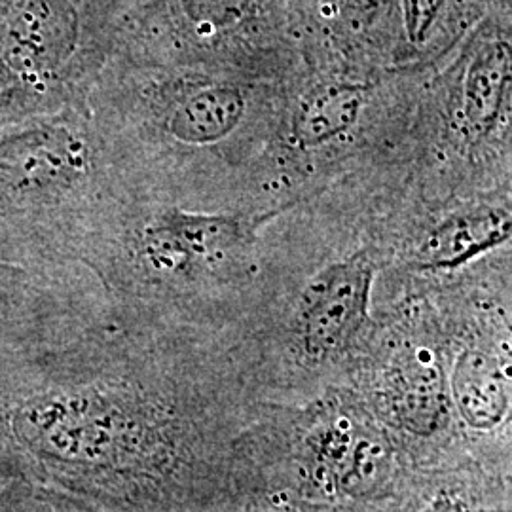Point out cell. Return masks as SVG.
I'll use <instances>...</instances> for the list:
<instances>
[{
  "label": "cell",
  "mask_w": 512,
  "mask_h": 512,
  "mask_svg": "<svg viewBox=\"0 0 512 512\" xmlns=\"http://www.w3.org/2000/svg\"><path fill=\"white\" fill-rule=\"evenodd\" d=\"M397 368L389 380L391 410L412 431L431 427L446 397L439 366L414 359Z\"/></svg>",
  "instance_id": "obj_11"
},
{
  "label": "cell",
  "mask_w": 512,
  "mask_h": 512,
  "mask_svg": "<svg viewBox=\"0 0 512 512\" xmlns=\"http://www.w3.org/2000/svg\"><path fill=\"white\" fill-rule=\"evenodd\" d=\"M372 281L374 262L366 255L349 256L311 279L294 327L310 361L325 363L353 346L368 321Z\"/></svg>",
  "instance_id": "obj_5"
},
{
  "label": "cell",
  "mask_w": 512,
  "mask_h": 512,
  "mask_svg": "<svg viewBox=\"0 0 512 512\" xmlns=\"http://www.w3.org/2000/svg\"><path fill=\"white\" fill-rule=\"evenodd\" d=\"M255 0H179L186 21L202 33L226 31L245 21Z\"/></svg>",
  "instance_id": "obj_12"
},
{
  "label": "cell",
  "mask_w": 512,
  "mask_h": 512,
  "mask_svg": "<svg viewBox=\"0 0 512 512\" xmlns=\"http://www.w3.org/2000/svg\"><path fill=\"white\" fill-rule=\"evenodd\" d=\"M511 239V213L480 207L439 222L420 243L416 262L425 270H454Z\"/></svg>",
  "instance_id": "obj_7"
},
{
  "label": "cell",
  "mask_w": 512,
  "mask_h": 512,
  "mask_svg": "<svg viewBox=\"0 0 512 512\" xmlns=\"http://www.w3.org/2000/svg\"><path fill=\"white\" fill-rule=\"evenodd\" d=\"M78 14L71 0H16L0 25V128L73 109Z\"/></svg>",
  "instance_id": "obj_3"
},
{
  "label": "cell",
  "mask_w": 512,
  "mask_h": 512,
  "mask_svg": "<svg viewBox=\"0 0 512 512\" xmlns=\"http://www.w3.org/2000/svg\"><path fill=\"white\" fill-rule=\"evenodd\" d=\"M448 0H401L404 31L412 46H423L437 27Z\"/></svg>",
  "instance_id": "obj_13"
},
{
  "label": "cell",
  "mask_w": 512,
  "mask_h": 512,
  "mask_svg": "<svg viewBox=\"0 0 512 512\" xmlns=\"http://www.w3.org/2000/svg\"><path fill=\"white\" fill-rule=\"evenodd\" d=\"M0 495H2V478H0Z\"/></svg>",
  "instance_id": "obj_15"
},
{
  "label": "cell",
  "mask_w": 512,
  "mask_h": 512,
  "mask_svg": "<svg viewBox=\"0 0 512 512\" xmlns=\"http://www.w3.org/2000/svg\"><path fill=\"white\" fill-rule=\"evenodd\" d=\"M340 14L359 23H370L384 14L391 0H334Z\"/></svg>",
  "instance_id": "obj_14"
},
{
  "label": "cell",
  "mask_w": 512,
  "mask_h": 512,
  "mask_svg": "<svg viewBox=\"0 0 512 512\" xmlns=\"http://www.w3.org/2000/svg\"><path fill=\"white\" fill-rule=\"evenodd\" d=\"M365 109V88L351 82L321 84L306 93L294 110L293 141L317 148L338 141L357 126Z\"/></svg>",
  "instance_id": "obj_9"
},
{
  "label": "cell",
  "mask_w": 512,
  "mask_h": 512,
  "mask_svg": "<svg viewBox=\"0 0 512 512\" xmlns=\"http://www.w3.org/2000/svg\"><path fill=\"white\" fill-rule=\"evenodd\" d=\"M160 319L109 310L0 355L8 511L169 509L184 501L192 421Z\"/></svg>",
  "instance_id": "obj_1"
},
{
  "label": "cell",
  "mask_w": 512,
  "mask_h": 512,
  "mask_svg": "<svg viewBox=\"0 0 512 512\" xmlns=\"http://www.w3.org/2000/svg\"><path fill=\"white\" fill-rule=\"evenodd\" d=\"M247 99L236 86L211 84L148 103V128L179 147L215 145L238 128Z\"/></svg>",
  "instance_id": "obj_6"
},
{
  "label": "cell",
  "mask_w": 512,
  "mask_h": 512,
  "mask_svg": "<svg viewBox=\"0 0 512 512\" xmlns=\"http://www.w3.org/2000/svg\"><path fill=\"white\" fill-rule=\"evenodd\" d=\"M97 277L80 262L0 260V355L54 342L109 310Z\"/></svg>",
  "instance_id": "obj_4"
},
{
  "label": "cell",
  "mask_w": 512,
  "mask_h": 512,
  "mask_svg": "<svg viewBox=\"0 0 512 512\" xmlns=\"http://www.w3.org/2000/svg\"><path fill=\"white\" fill-rule=\"evenodd\" d=\"M511 92V44L494 40L471 59L461 86V122L471 139L486 137L497 126Z\"/></svg>",
  "instance_id": "obj_8"
},
{
  "label": "cell",
  "mask_w": 512,
  "mask_h": 512,
  "mask_svg": "<svg viewBox=\"0 0 512 512\" xmlns=\"http://www.w3.org/2000/svg\"><path fill=\"white\" fill-rule=\"evenodd\" d=\"M452 391L461 418L475 429L499 425L511 404V384L505 366L482 351H467L459 359Z\"/></svg>",
  "instance_id": "obj_10"
},
{
  "label": "cell",
  "mask_w": 512,
  "mask_h": 512,
  "mask_svg": "<svg viewBox=\"0 0 512 512\" xmlns=\"http://www.w3.org/2000/svg\"><path fill=\"white\" fill-rule=\"evenodd\" d=\"M122 190L82 110L2 126L0 260L80 262L86 239Z\"/></svg>",
  "instance_id": "obj_2"
}]
</instances>
